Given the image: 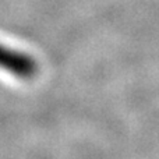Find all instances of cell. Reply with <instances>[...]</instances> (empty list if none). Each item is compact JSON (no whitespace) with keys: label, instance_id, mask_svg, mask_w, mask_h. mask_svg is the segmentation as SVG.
<instances>
[{"label":"cell","instance_id":"6da1fadb","mask_svg":"<svg viewBox=\"0 0 159 159\" xmlns=\"http://www.w3.org/2000/svg\"><path fill=\"white\" fill-rule=\"evenodd\" d=\"M0 70L20 80H32L38 73V64L32 56L0 45Z\"/></svg>","mask_w":159,"mask_h":159}]
</instances>
